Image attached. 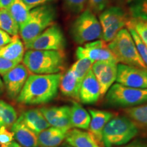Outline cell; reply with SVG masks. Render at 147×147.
<instances>
[{"instance_id":"obj_1","label":"cell","mask_w":147,"mask_h":147,"mask_svg":"<svg viewBox=\"0 0 147 147\" xmlns=\"http://www.w3.org/2000/svg\"><path fill=\"white\" fill-rule=\"evenodd\" d=\"M61 76V73L29 75L16 101L30 106L51 102L57 95Z\"/></svg>"},{"instance_id":"obj_2","label":"cell","mask_w":147,"mask_h":147,"mask_svg":"<svg viewBox=\"0 0 147 147\" xmlns=\"http://www.w3.org/2000/svg\"><path fill=\"white\" fill-rule=\"evenodd\" d=\"M23 63L34 74H54L65 68V55L63 51L27 50Z\"/></svg>"},{"instance_id":"obj_3","label":"cell","mask_w":147,"mask_h":147,"mask_svg":"<svg viewBox=\"0 0 147 147\" xmlns=\"http://www.w3.org/2000/svg\"><path fill=\"white\" fill-rule=\"evenodd\" d=\"M137 124L125 116L113 118L104 127L102 144L105 147H113L127 144L138 134Z\"/></svg>"},{"instance_id":"obj_4","label":"cell","mask_w":147,"mask_h":147,"mask_svg":"<svg viewBox=\"0 0 147 147\" xmlns=\"http://www.w3.org/2000/svg\"><path fill=\"white\" fill-rule=\"evenodd\" d=\"M107 47L117 63L147 69L128 29L123 28L119 31Z\"/></svg>"},{"instance_id":"obj_5","label":"cell","mask_w":147,"mask_h":147,"mask_svg":"<svg viewBox=\"0 0 147 147\" xmlns=\"http://www.w3.org/2000/svg\"><path fill=\"white\" fill-rule=\"evenodd\" d=\"M56 10L53 5L45 4L30 10L27 21L19 28L21 38L25 45L34 40L46 29L54 24Z\"/></svg>"},{"instance_id":"obj_6","label":"cell","mask_w":147,"mask_h":147,"mask_svg":"<svg viewBox=\"0 0 147 147\" xmlns=\"http://www.w3.org/2000/svg\"><path fill=\"white\" fill-rule=\"evenodd\" d=\"M70 34L77 44L83 45L102 38V29L93 12L86 10L74 21Z\"/></svg>"},{"instance_id":"obj_7","label":"cell","mask_w":147,"mask_h":147,"mask_svg":"<svg viewBox=\"0 0 147 147\" xmlns=\"http://www.w3.org/2000/svg\"><path fill=\"white\" fill-rule=\"evenodd\" d=\"M106 103L114 107L131 108L147 103V89H136L119 83L113 84L107 91Z\"/></svg>"},{"instance_id":"obj_8","label":"cell","mask_w":147,"mask_h":147,"mask_svg":"<svg viewBox=\"0 0 147 147\" xmlns=\"http://www.w3.org/2000/svg\"><path fill=\"white\" fill-rule=\"evenodd\" d=\"M65 45L66 40L61 29L54 23L25 47L27 50L63 51Z\"/></svg>"},{"instance_id":"obj_9","label":"cell","mask_w":147,"mask_h":147,"mask_svg":"<svg viewBox=\"0 0 147 147\" xmlns=\"http://www.w3.org/2000/svg\"><path fill=\"white\" fill-rule=\"evenodd\" d=\"M128 20L125 12L120 7H111L100 16L102 29V40L106 43L112 41L119 31L123 29Z\"/></svg>"},{"instance_id":"obj_10","label":"cell","mask_w":147,"mask_h":147,"mask_svg":"<svg viewBox=\"0 0 147 147\" xmlns=\"http://www.w3.org/2000/svg\"><path fill=\"white\" fill-rule=\"evenodd\" d=\"M116 81L125 87L147 89V69L122 63L118 64Z\"/></svg>"},{"instance_id":"obj_11","label":"cell","mask_w":147,"mask_h":147,"mask_svg":"<svg viewBox=\"0 0 147 147\" xmlns=\"http://www.w3.org/2000/svg\"><path fill=\"white\" fill-rule=\"evenodd\" d=\"M29 77V70L23 64H18L3 76V82L10 99L16 100Z\"/></svg>"},{"instance_id":"obj_12","label":"cell","mask_w":147,"mask_h":147,"mask_svg":"<svg viewBox=\"0 0 147 147\" xmlns=\"http://www.w3.org/2000/svg\"><path fill=\"white\" fill-rule=\"evenodd\" d=\"M76 56L78 59L86 58L93 62L98 61H117L106 42L102 40L88 42L82 47H78L76 51Z\"/></svg>"},{"instance_id":"obj_13","label":"cell","mask_w":147,"mask_h":147,"mask_svg":"<svg viewBox=\"0 0 147 147\" xmlns=\"http://www.w3.org/2000/svg\"><path fill=\"white\" fill-rule=\"evenodd\" d=\"M100 96V84L91 69L84 76L80 84L78 100L84 104H94Z\"/></svg>"},{"instance_id":"obj_14","label":"cell","mask_w":147,"mask_h":147,"mask_svg":"<svg viewBox=\"0 0 147 147\" xmlns=\"http://www.w3.org/2000/svg\"><path fill=\"white\" fill-rule=\"evenodd\" d=\"M89 113L91 116L89 132L99 144H102L103 130L108 121L113 118V114L106 110L96 109H90Z\"/></svg>"},{"instance_id":"obj_15","label":"cell","mask_w":147,"mask_h":147,"mask_svg":"<svg viewBox=\"0 0 147 147\" xmlns=\"http://www.w3.org/2000/svg\"><path fill=\"white\" fill-rule=\"evenodd\" d=\"M12 131L14 138L21 146L23 147H38V142L37 134L29 128L18 118L12 125Z\"/></svg>"},{"instance_id":"obj_16","label":"cell","mask_w":147,"mask_h":147,"mask_svg":"<svg viewBox=\"0 0 147 147\" xmlns=\"http://www.w3.org/2000/svg\"><path fill=\"white\" fill-rule=\"evenodd\" d=\"M65 140L67 144L72 147H102L89 132L79 129H70Z\"/></svg>"},{"instance_id":"obj_17","label":"cell","mask_w":147,"mask_h":147,"mask_svg":"<svg viewBox=\"0 0 147 147\" xmlns=\"http://www.w3.org/2000/svg\"><path fill=\"white\" fill-rule=\"evenodd\" d=\"M25 55L23 42L18 35L12 36L10 43L0 48V57L20 63L23 61Z\"/></svg>"},{"instance_id":"obj_18","label":"cell","mask_w":147,"mask_h":147,"mask_svg":"<svg viewBox=\"0 0 147 147\" xmlns=\"http://www.w3.org/2000/svg\"><path fill=\"white\" fill-rule=\"evenodd\" d=\"M117 63H118L117 61H108L105 68L103 69L100 74L96 78L100 84L102 96L106 94L110 87L116 81L118 65Z\"/></svg>"},{"instance_id":"obj_19","label":"cell","mask_w":147,"mask_h":147,"mask_svg":"<svg viewBox=\"0 0 147 147\" xmlns=\"http://www.w3.org/2000/svg\"><path fill=\"white\" fill-rule=\"evenodd\" d=\"M59 89L64 96L78 100L80 87L77 82L74 74L70 68L61 76Z\"/></svg>"},{"instance_id":"obj_20","label":"cell","mask_w":147,"mask_h":147,"mask_svg":"<svg viewBox=\"0 0 147 147\" xmlns=\"http://www.w3.org/2000/svg\"><path fill=\"white\" fill-rule=\"evenodd\" d=\"M70 108L71 127L79 129H88L91 121L89 112L78 102H74Z\"/></svg>"},{"instance_id":"obj_21","label":"cell","mask_w":147,"mask_h":147,"mask_svg":"<svg viewBox=\"0 0 147 147\" xmlns=\"http://www.w3.org/2000/svg\"><path fill=\"white\" fill-rule=\"evenodd\" d=\"M6 9L18 24L19 28L28 20L30 10L23 0H14Z\"/></svg>"},{"instance_id":"obj_22","label":"cell","mask_w":147,"mask_h":147,"mask_svg":"<svg viewBox=\"0 0 147 147\" xmlns=\"http://www.w3.org/2000/svg\"><path fill=\"white\" fill-rule=\"evenodd\" d=\"M0 29L12 36L19 33V26L5 8L0 9Z\"/></svg>"},{"instance_id":"obj_23","label":"cell","mask_w":147,"mask_h":147,"mask_svg":"<svg viewBox=\"0 0 147 147\" xmlns=\"http://www.w3.org/2000/svg\"><path fill=\"white\" fill-rule=\"evenodd\" d=\"M127 117L136 124L147 127V103L142 105L127 108L125 110Z\"/></svg>"},{"instance_id":"obj_24","label":"cell","mask_w":147,"mask_h":147,"mask_svg":"<svg viewBox=\"0 0 147 147\" xmlns=\"http://www.w3.org/2000/svg\"><path fill=\"white\" fill-rule=\"evenodd\" d=\"M94 62L86 58H82L78 59L71 66L70 69L74 74L77 80L79 87H80V84L87 74L91 69L92 65Z\"/></svg>"},{"instance_id":"obj_25","label":"cell","mask_w":147,"mask_h":147,"mask_svg":"<svg viewBox=\"0 0 147 147\" xmlns=\"http://www.w3.org/2000/svg\"><path fill=\"white\" fill-rule=\"evenodd\" d=\"M129 8L132 17L147 21V0H130Z\"/></svg>"},{"instance_id":"obj_26","label":"cell","mask_w":147,"mask_h":147,"mask_svg":"<svg viewBox=\"0 0 147 147\" xmlns=\"http://www.w3.org/2000/svg\"><path fill=\"white\" fill-rule=\"evenodd\" d=\"M40 110L48 122L70 113L71 111V108L69 106L44 107L40 108Z\"/></svg>"},{"instance_id":"obj_27","label":"cell","mask_w":147,"mask_h":147,"mask_svg":"<svg viewBox=\"0 0 147 147\" xmlns=\"http://www.w3.org/2000/svg\"><path fill=\"white\" fill-rule=\"evenodd\" d=\"M126 25L127 27H131L135 30L141 40L147 47V21L132 18L128 20Z\"/></svg>"},{"instance_id":"obj_28","label":"cell","mask_w":147,"mask_h":147,"mask_svg":"<svg viewBox=\"0 0 147 147\" xmlns=\"http://www.w3.org/2000/svg\"><path fill=\"white\" fill-rule=\"evenodd\" d=\"M69 129H70V128H59L53 126L46 129L40 132L38 134H37L38 146H41L44 143H45L54 136L57 135V134L62 133L63 131H69Z\"/></svg>"},{"instance_id":"obj_29","label":"cell","mask_w":147,"mask_h":147,"mask_svg":"<svg viewBox=\"0 0 147 147\" xmlns=\"http://www.w3.org/2000/svg\"><path fill=\"white\" fill-rule=\"evenodd\" d=\"M17 119V113L12 106L5 102L3 106V116H2V127L9 128Z\"/></svg>"},{"instance_id":"obj_30","label":"cell","mask_w":147,"mask_h":147,"mask_svg":"<svg viewBox=\"0 0 147 147\" xmlns=\"http://www.w3.org/2000/svg\"><path fill=\"white\" fill-rule=\"evenodd\" d=\"M127 29L129 32L130 34L134 40L135 45L136 46L137 50L138 51L140 55L141 58L144 61L145 65L147 67V47L144 45V43L141 40L138 35L137 33L135 32V30L131 27H127Z\"/></svg>"},{"instance_id":"obj_31","label":"cell","mask_w":147,"mask_h":147,"mask_svg":"<svg viewBox=\"0 0 147 147\" xmlns=\"http://www.w3.org/2000/svg\"><path fill=\"white\" fill-rule=\"evenodd\" d=\"M42 114L40 109H31L24 112L20 116V118L23 122L29 127L31 125L35 123L38 119L42 117Z\"/></svg>"},{"instance_id":"obj_32","label":"cell","mask_w":147,"mask_h":147,"mask_svg":"<svg viewBox=\"0 0 147 147\" xmlns=\"http://www.w3.org/2000/svg\"><path fill=\"white\" fill-rule=\"evenodd\" d=\"M71 112V111H70ZM49 123L51 126L59 128H71L70 121V113L65 114L61 117H59L52 121H50Z\"/></svg>"},{"instance_id":"obj_33","label":"cell","mask_w":147,"mask_h":147,"mask_svg":"<svg viewBox=\"0 0 147 147\" xmlns=\"http://www.w3.org/2000/svg\"><path fill=\"white\" fill-rule=\"evenodd\" d=\"M14 134L5 127L0 128V147H7L13 142Z\"/></svg>"},{"instance_id":"obj_34","label":"cell","mask_w":147,"mask_h":147,"mask_svg":"<svg viewBox=\"0 0 147 147\" xmlns=\"http://www.w3.org/2000/svg\"><path fill=\"white\" fill-rule=\"evenodd\" d=\"M67 8L74 13L81 12L88 0H64Z\"/></svg>"},{"instance_id":"obj_35","label":"cell","mask_w":147,"mask_h":147,"mask_svg":"<svg viewBox=\"0 0 147 147\" xmlns=\"http://www.w3.org/2000/svg\"><path fill=\"white\" fill-rule=\"evenodd\" d=\"M67 132H68V131H65L61 134H59L57 135L54 136L45 143H44L41 147H57L59 145L61 144V142H63L64 140H65Z\"/></svg>"},{"instance_id":"obj_36","label":"cell","mask_w":147,"mask_h":147,"mask_svg":"<svg viewBox=\"0 0 147 147\" xmlns=\"http://www.w3.org/2000/svg\"><path fill=\"white\" fill-rule=\"evenodd\" d=\"M18 64L19 63L0 57V75L3 76V75L5 74L8 71L12 69Z\"/></svg>"},{"instance_id":"obj_37","label":"cell","mask_w":147,"mask_h":147,"mask_svg":"<svg viewBox=\"0 0 147 147\" xmlns=\"http://www.w3.org/2000/svg\"><path fill=\"white\" fill-rule=\"evenodd\" d=\"M90 8L95 12H100L104 10L108 2V0H88Z\"/></svg>"},{"instance_id":"obj_38","label":"cell","mask_w":147,"mask_h":147,"mask_svg":"<svg viewBox=\"0 0 147 147\" xmlns=\"http://www.w3.org/2000/svg\"><path fill=\"white\" fill-rule=\"evenodd\" d=\"M23 2L26 4L29 10H32L33 8L36 7L40 6V5L47 4L52 0H23Z\"/></svg>"},{"instance_id":"obj_39","label":"cell","mask_w":147,"mask_h":147,"mask_svg":"<svg viewBox=\"0 0 147 147\" xmlns=\"http://www.w3.org/2000/svg\"><path fill=\"white\" fill-rule=\"evenodd\" d=\"M12 37H11L8 33L0 29V48L10 43L12 40Z\"/></svg>"},{"instance_id":"obj_40","label":"cell","mask_w":147,"mask_h":147,"mask_svg":"<svg viewBox=\"0 0 147 147\" xmlns=\"http://www.w3.org/2000/svg\"><path fill=\"white\" fill-rule=\"evenodd\" d=\"M121 147H147V141L143 140H136L133 142L122 145Z\"/></svg>"},{"instance_id":"obj_41","label":"cell","mask_w":147,"mask_h":147,"mask_svg":"<svg viewBox=\"0 0 147 147\" xmlns=\"http://www.w3.org/2000/svg\"><path fill=\"white\" fill-rule=\"evenodd\" d=\"M14 1V0H0V9H6Z\"/></svg>"},{"instance_id":"obj_42","label":"cell","mask_w":147,"mask_h":147,"mask_svg":"<svg viewBox=\"0 0 147 147\" xmlns=\"http://www.w3.org/2000/svg\"><path fill=\"white\" fill-rule=\"evenodd\" d=\"M5 102L3 100H0V128L2 127V116H3V106H4Z\"/></svg>"},{"instance_id":"obj_43","label":"cell","mask_w":147,"mask_h":147,"mask_svg":"<svg viewBox=\"0 0 147 147\" xmlns=\"http://www.w3.org/2000/svg\"><path fill=\"white\" fill-rule=\"evenodd\" d=\"M3 89H4V85H3V82L2 80H1V78H0V94L2 93Z\"/></svg>"},{"instance_id":"obj_44","label":"cell","mask_w":147,"mask_h":147,"mask_svg":"<svg viewBox=\"0 0 147 147\" xmlns=\"http://www.w3.org/2000/svg\"><path fill=\"white\" fill-rule=\"evenodd\" d=\"M7 147H21V146L19 144H18V143L12 142L10 145H8Z\"/></svg>"},{"instance_id":"obj_45","label":"cell","mask_w":147,"mask_h":147,"mask_svg":"<svg viewBox=\"0 0 147 147\" xmlns=\"http://www.w3.org/2000/svg\"><path fill=\"white\" fill-rule=\"evenodd\" d=\"M64 147H72V146H71L70 145H69V144H65V145H64Z\"/></svg>"}]
</instances>
